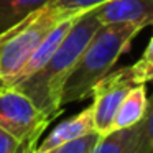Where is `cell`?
I'll return each mask as SVG.
<instances>
[{
	"mask_svg": "<svg viewBox=\"0 0 153 153\" xmlns=\"http://www.w3.org/2000/svg\"><path fill=\"white\" fill-rule=\"evenodd\" d=\"M102 27L92 10L77 17L71 30L61 41L59 48L43 68L17 82L13 87L25 94L50 120H54L61 112V94L69 73L76 66L82 51Z\"/></svg>",
	"mask_w": 153,
	"mask_h": 153,
	"instance_id": "obj_1",
	"label": "cell"
},
{
	"mask_svg": "<svg viewBox=\"0 0 153 153\" xmlns=\"http://www.w3.org/2000/svg\"><path fill=\"white\" fill-rule=\"evenodd\" d=\"M143 28L130 23L102 25L69 73L61 94V105L81 102L91 97L92 87L112 71L119 58L128 50L133 38Z\"/></svg>",
	"mask_w": 153,
	"mask_h": 153,
	"instance_id": "obj_2",
	"label": "cell"
},
{
	"mask_svg": "<svg viewBox=\"0 0 153 153\" xmlns=\"http://www.w3.org/2000/svg\"><path fill=\"white\" fill-rule=\"evenodd\" d=\"M69 15L54 5H48L0 31V84L12 86L38 45Z\"/></svg>",
	"mask_w": 153,
	"mask_h": 153,
	"instance_id": "obj_3",
	"label": "cell"
},
{
	"mask_svg": "<svg viewBox=\"0 0 153 153\" xmlns=\"http://www.w3.org/2000/svg\"><path fill=\"white\" fill-rule=\"evenodd\" d=\"M51 120L13 86L0 84V128L33 152Z\"/></svg>",
	"mask_w": 153,
	"mask_h": 153,
	"instance_id": "obj_4",
	"label": "cell"
},
{
	"mask_svg": "<svg viewBox=\"0 0 153 153\" xmlns=\"http://www.w3.org/2000/svg\"><path fill=\"white\" fill-rule=\"evenodd\" d=\"M133 86H137V82L132 69L130 66H123L110 71L92 87L91 109H92L94 128L100 137H105L112 132L114 117Z\"/></svg>",
	"mask_w": 153,
	"mask_h": 153,
	"instance_id": "obj_5",
	"label": "cell"
},
{
	"mask_svg": "<svg viewBox=\"0 0 153 153\" xmlns=\"http://www.w3.org/2000/svg\"><path fill=\"white\" fill-rule=\"evenodd\" d=\"M100 25L130 23L140 28L153 27V0H110L92 8Z\"/></svg>",
	"mask_w": 153,
	"mask_h": 153,
	"instance_id": "obj_6",
	"label": "cell"
},
{
	"mask_svg": "<svg viewBox=\"0 0 153 153\" xmlns=\"http://www.w3.org/2000/svg\"><path fill=\"white\" fill-rule=\"evenodd\" d=\"M91 132H96L94 128V119H92V109L86 107L79 114H76L74 117H69L64 122L58 123V127H54L43 140L36 145V148L33 150V153H45L50 150L56 148L59 145H64L68 142H73L76 138L87 135Z\"/></svg>",
	"mask_w": 153,
	"mask_h": 153,
	"instance_id": "obj_7",
	"label": "cell"
},
{
	"mask_svg": "<svg viewBox=\"0 0 153 153\" xmlns=\"http://www.w3.org/2000/svg\"><path fill=\"white\" fill-rule=\"evenodd\" d=\"M77 17H81V15H69V17L63 18V20H61L59 23L45 36V40L38 45V48L35 50V53L31 54V58L28 59V63L25 64V68L22 69V73L17 76V79L12 82V86H15L17 82L23 81L25 77L31 76L33 73H36L40 68H43L45 64L48 63V59H50V58L54 54V51L59 48L61 41L64 40V36H66L68 31L71 30V27L74 25V22L77 20Z\"/></svg>",
	"mask_w": 153,
	"mask_h": 153,
	"instance_id": "obj_8",
	"label": "cell"
},
{
	"mask_svg": "<svg viewBox=\"0 0 153 153\" xmlns=\"http://www.w3.org/2000/svg\"><path fill=\"white\" fill-rule=\"evenodd\" d=\"M148 104V94H146V84H137L128 91L125 99L122 100L119 110L112 122V132L114 130H123L130 128L140 123L143 119Z\"/></svg>",
	"mask_w": 153,
	"mask_h": 153,
	"instance_id": "obj_9",
	"label": "cell"
},
{
	"mask_svg": "<svg viewBox=\"0 0 153 153\" xmlns=\"http://www.w3.org/2000/svg\"><path fill=\"white\" fill-rule=\"evenodd\" d=\"M53 4L54 0H0V31Z\"/></svg>",
	"mask_w": 153,
	"mask_h": 153,
	"instance_id": "obj_10",
	"label": "cell"
},
{
	"mask_svg": "<svg viewBox=\"0 0 153 153\" xmlns=\"http://www.w3.org/2000/svg\"><path fill=\"white\" fill-rule=\"evenodd\" d=\"M137 133V125L123 130H114L109 135L102 137L91 153H133Z\"/></svg>",
	"mask_w": 153,
	"mask_h": 153,
	"instance_id": "obj_11",
	"label": "cell"
},
{
	"mask_svg": "<svg viewBox=\"0 0 153 153\" xmlns=\"http://www.w3.org/2000/svg\"><path fill=\"white\" fill-rule=\"evenodd\" d=\"M137 127L138 133L133 153H153V94L148 97L145 115Z\"/></svg>",
	"mask_w": 153,
	"mask_h": 153,
	"instance_id": "obj_12",
	"label": "cell"
},
{
	"mask_svg": "<svg viewBox=\"0 0 153 153\" xmlns=\"http://www.w3.org/2000/svg\"><path fill=\"white\" fill-rule=\"evenodd\" d=\"M130 69H132L137 84H146L153 81V35L142 56L133 64H130Z\"/></svg>",
	"mask_w": 153,
	"mask_h": 153,
	"instance_id": "obj_13",
	"label": "cell"
},
{
	"mask_svg": "<svg viewBox=\"0 0 153 153\" xmlns=\"http://www.w3.org/2000/svg\"><path fill=\"white\" fill-rule=\"evenodd\" d=\"M102 137L97 132H91L87 135L81 137V138H76L73 142H68L64 145H59L56 148L50 150V152L45 153H91L94 150V146L99 143V140Z\"/></svg>",
	"mask_w": 153,
	"mask_h": 153,
	"instance_id": "obj_14",
	"label": "cell"
},
{
	"mask_svg": "<svg viewBox=\"0 0 153 153\" xmlns=\"http://www.w3.org/2000/svg\"><path fill=\"white\" fill-rule=\"evenodd\" d=\"M110 0H54V7L71 15H82Z\"/></svg>",
	"mask_w": 153,
	"mask_h": 153,
	"instance_id": "obj_15",
	"label": "cell"
},
{
	"mask_svg": "<svg viewBox=\"0 0 153 153\" xmlns=\"http://www.w3.org/2000/svg\"><path fill=\"white\" fill-rule=\"evenodd\" d=\"M0 153H33L27 150L18 140H15L10 133L0 128Z\"/></svg>",
	"mask_w": 153,
	"mask_h": 153,
	"instance_id": "obj_16",
	"label": "cell"
}]
</instances>
